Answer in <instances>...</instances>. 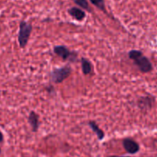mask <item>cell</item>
<instances>
[{
    "label": "cell",
    "instance_id": "6da1fadb",
    "mask_svg": "<svg viewBox=\"0 0 157 157\" xmlns=\"http://www.w3.org/2000/svg\"><path fill=\"white\" fill-rule=\"evenodd\" d=\"M129 58L132 60L143 73H149L152 70V64L147 57L144 56L143 52L139 50H132L129 52Z\"/></svg>",
    "mask_w": 157,
    "mask_h": 157
},
{
    "label": "cell",
    "instance_id": "7a4b0ae2",
    "mask_svg": "<svg viewBox=\"0 0 157 157\" xmlns=\"http://www.w3.org/2000/svg\"><path fill=\"white\" fill-rule=\"evenodd\" d=\"M32 31V25L30 22L26 21H22L20 22L19 31L18 34V41L22 48H24L28 44Z\"/></svg>",
    "mask_w": 157,
    "mask_h": 157
},
{
    "label": "cell",
    "instance_id": "3957f363",
    "mask_svg": "<svg viewBox=\"0 0 157 157\" xmlns=\"http://www.w3.org/2000/svg\"><path fill=\"white\" fill-rule=\"evenodd\" d=\"M72 73V68L70 66L66 65L62 67L55 68L50 73L52 81L55 84H60L69 78Z\"/></svg>",
    "mask_w": 157,
    "mask_h": 157
},
{
    "label": "cell",
    "instance_id": "277c9868",
    "mask_svg": "<svg viewBox=\"0 0 157 157\" xmlns=\"http://www.w3.org/2000/svg\"><path fill=\"white\" fill-rule=\"evenodd\" d=\"M54 53L64 61H70L74 62L77 59V53L71 52L67 47L63 45L55 46L53 48Z\"/></svg>",
    "mask_w": 157,
    "mask_h": 157
},
{
    "label": "cell",
    "instance_id": "5b68a950",
    "mask_svg": "<svg viewBox=\"0 0 157 157\" xmlns=\"http://www.w3.org/2000/svg\"><path fill=\"white\" fill-rule=\"evenodd\" d=\"M154 103H155V98L152 96L148 95V96H143L139 98L137 104L140 110L146 112L152 109Z\"/></svg>",
    "mask_w": 157,
    "mask_h": 157
},
{
    "label": "cell",
    "instance_id": "8992f818",
    "mask_svg": "<svg viewBox=\"0 0 157 157\" xmlns=\"http://www.w3.org/2000/svg\"><path fill=\"white\" fill-rule=\"evenodd\" d=\"M123 146L126 151L129 154H135L140 150L139 145L136 141L130 138H126L123 140Z\"/></svg>",
    "mask_w": 157,
    "mask_h": 157
},
{
    "label": "cell",
    "instance_id": "52a82bcc",
    "mask_svg": "<svg viewBox=\"0 0 157 157\" xmlns=\"http://www.w3.org/2000/svg\"><path fill=\"white\" fill-rule=\"evenodd\" d=\"M68 13L77 21H82L86 17V12L78 7H71L68 10Z\"/></svg>",
    "mask_w": 157,
    "mask_h": 157
},
{
    "label": "cell",
    "instance_id": "ba28073f",
    "mask_svg": "<svg viewBox=\"0 0 157 157\" xmlns=\"http://www.w3.org/2000/svg\"><path fill=\"white\" fill-rule=\"evenodd\" d=\"M29 124H30L32 130L33 132H36L39 126V121H38V115L35 111H31L28 117Z\"/></svg>",
    "mask_w": 157,
    "mask_h": 157
},
{
    "label": "cell",
    "instance_id": "9c48e42d",
    "mask_svg": "<svg viewBox=\"0 0 157 157\" xmlns=\"http://www.w3.org/2000/svg\"><path fill=\"white\" fill-rule=\"evenodd\" d=\"M82 70L85 75H89L93 73V66H92L91 61L86 58H82L81 59Z\"/></svg>",
    "mask_w": 157,
    "mask_h": 157
},
{
    "label": "cell",
    "instance_id": "30bf717a",
    "mask_svg": "<svg viewBox=\"0 0 157 157\" xmlns=\"http://www.w3.org/2000/svg\"><path fill=\"white\" fill-rule=\"evenodd\" d=\"M89 126L90 127V128L92 129V131L96 134L97 137L99 140H102L104 139L105 137V133L99 127V126L97 125V124L94 121H89Z\"/></svg>",
    "mask_w": 157,
    "mask_h": 157
},
{
    "label": "cell",
    "instance_id": "8fae6325",
    "mask_svg": "<svg viewBox=\"0 0 157 157\" xmlns=\"http://www.w3.org/2000/svg\"><path fill=\"white\" fill-rule=\"evenodd\" d=\"M91 3L95 7L98 8L102 12H106V5H105V0H89Z\"/></svg>",
    "mask_w": 157,
    "mask_h": 157
},
{
    "label": "cell",
    "instance_id": "7c38bea8",
    "mask_svg": "<svg viewBox=\"0 0 157 157\" xmlns=\"http://www.w3.org/2000/svg\"><path fill=\"white\" fill-rule=\"evenodd\" d=\"M74 2L79 6L82 9H85V10L88 11V12H91V9L89 7V4L88 0H73Z\"/></svg>",
    "mask_w": 157,
    "mask_h": 157
},
{
    "label": "cell",
    "instance_id": "4fadbf2b",
    "mask_svg": "<svg viewBox=\"0 0 157 157\" xmlns=\"http://www.w3.org/2000/svg\"><path fill=\"white\" fill-rule=\"evenodd\" d=\"M3 139H4V136H3L2 133L0 131V143H2L3 141Z\"/></svg>",
    "mask_w": 157,
    "mask_h": 157
},
{
    "label": "cell",
    "instance_id": "5bb4252c",
    "mask_svg": "<svg viewBox=\"0 0 157 157\" xmlns=\"http://www.w3.org/2000/svg\"><path fill=\"white\" fill-rule=\"evenodd\" d=\"M108 157H130V156H108Z\"/></svg>",
    "mask_w": 157,
    "mask_h": 157
},
{
    "label": "cell",
    "instance_id": "9a60e30c",
    "mask_svg": "<svg viewBox=\"0 0 157 157\" xmlns=\"http://www.w3.org/2000/svg\"><path fill=\"white\" fill-rule=\"evenodd\" d=\"M0 153H1V149H0Z\"/></svg>",
    "mask_w": 157,
    "mask_h": 157
}]
</instances>
